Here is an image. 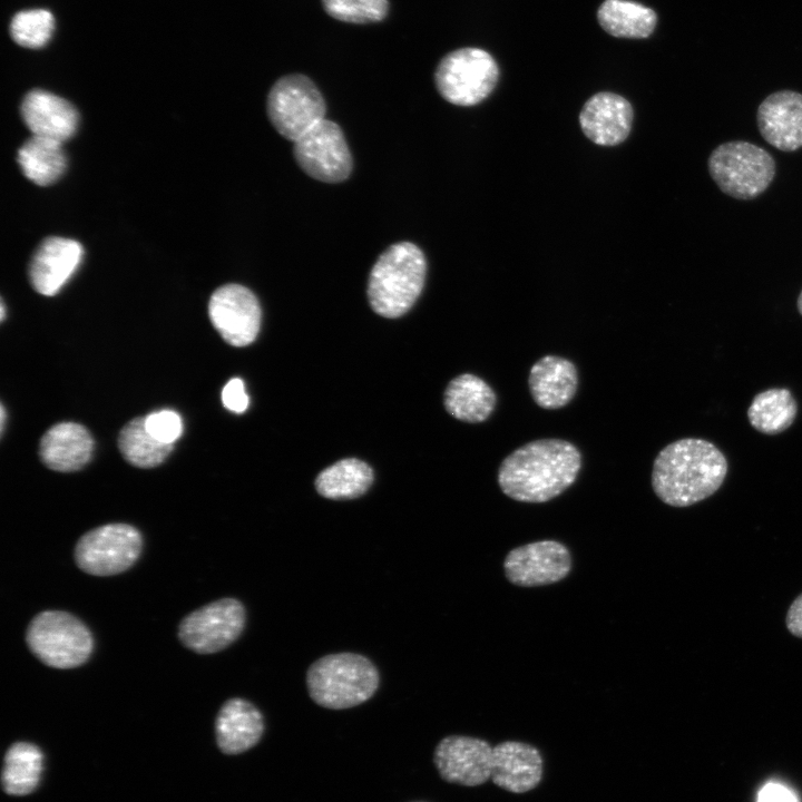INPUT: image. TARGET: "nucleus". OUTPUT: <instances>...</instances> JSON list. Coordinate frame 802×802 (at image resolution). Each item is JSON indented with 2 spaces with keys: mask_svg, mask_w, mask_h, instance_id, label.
Instances as JSON below:
<instances>
[{
  "mask_svg": "<svg viewBox=\"0 0 802 802\" xmlns=\"http://www.w3.org/2000/svg\"><path fill=\"white\" fill-rule=\"evenodd\" d=\"M578 448L563 439L534 440L514 450L500 463L498 485L509 498L528 503L549 501L577 479Z\"/></svg>",
  "mask_w": 802,
  "mask_h": 802,
  "instance_id": "obj_1",
  "label": "nucleus"
},
{
  "mask_svg": "<svg viewBox=\"0 0 802 802\" xmlns=\"http://www.w3.org/2000/svg\"><path fill=\"white\" fill-rule=\"evenodd\" d=\"M728 469L724 453L712 442L684 438L665 446L652 469L655 495L672 507H688L714 495Z\"/></svg>",
  "mask_w": 802,
  "mask_h": 802,
  "instance_id": "obj_2",
  "label": "nucleus"
},
{
  "mask_svg": "<svg viewBox=\"0 0 802 802\" xmlns=\"http://www.w3.org/2000/svg\"><path fill=\"white\" fill-rule=\"evenodd\" d=\"M427 275L423 252L413 243L390 245L374 263L368 281V300L381 316L405 314L420 296Z\"/></svg>",
  "mask_w": 802,
  "mask_h": 802,
  "instance_id": "obj_3",
  "label": "nucleus"
},
{
  "mask_svg": "<svg viewBox=\"0 0 802 802\" xmlns=\"http://www.w3.org/2000/svg\"><path fill=\"white\" fill-rule=\"evenodd\" d=\"M380 676L363 655L336 653L315 661L307 669L310 697L320 706L344 710L362 704L378 689Z\"/></svg>",
  "mask_w": 802,
  "mask_h": 802,
  "instance_id": "obj_4",
  "label": "nucleus"
},
{
  "mask_svg": "<svg viewBox=\"0 0 802 802\" xmlns=\"http://www.w3.org/2000/svg\"><path fill=\"white\" fill-rule=\"evenodd\" d=\"M26 643L42 664L58 669L84 665L95 645L87 625L65 610L38 613L27 627Z\"/></svg>",
  "mask_w": 802,
  "mask_h": 802,
  "instance_id": "obj_5",
  "label": "nucleus"
},
{
  "mask_svg": "<svg viewBox=\"0 0 802 802\" xmlns=\"http://www.w3.org/2000/svg\"><path fill=\"white\" fill-rule=\"evenodd\" d=\"M708 173L717 187L736 199L760 196L775 176V160L764 148L745 140L726 141L711 153Z\"/></svg>",
  "mask_w": 802,
  "mask_h": 802,
  "instance_id": "obj_6",
  "label": "nucleus"
},
{
  "mask_svg": "<svg viewBox=\"0 0 802 802\" xmlns=\"http://www.w3.org/2000/svg\"><path fill=\"white\" fill-rule=\"evenodd\" d=\"M499 68L490 53L480 48H461L439 62L434 81L448 102L469 107L480 104L495 89Z\"/></svg>",
  "mask_w": 802,
  "mask_h": 802,
  "instance_id": "obj_7",
  "label": "nucleus"
},
{
  "mask_svg": "<svg viewBox=\"0 0 802 802\" xmlns=\"http://www.w3.org/2000/svg\"><path fill=\"white\" fill-rule=\"evenodd\" d=\"M266 110L275 130L294 143L324 119L326 105L309 77L292 74L281 77L272 86Z\"/></svg>",
  "mask_w": 802,
  "mask_h": 802,
  "instance_id": "obj_8",
  "label": "nucleus"
},
{
  "mask_svg": "<svg viewBox=\"0 0 802 802\" xmlns=\"http://www.w3.org/2000/svg\"><path fill=\"white\" fill-rule=\"evenodd\" d=\"M143 549L139 530L128 524H107L84 534L74 549L77 567L91 576H114L128 570Z\"/></svg>",
  "mask_w": 802,
  "mask_h": 802,
  "instance_id": "obj_9",
  "label": "nucleus"
},
{
  "mask_svg": "<svg viewBox=\"0 0 802 802\" xmlns=\"http://www.w3.org/2000/svg\"><path fill=\"white\" fill-rule=\"evenodd\" d=\"M245 622L244 605L236 598L225 597L187 614L178 625L177 635L192 652L214 654L241 636Z\"/></svg>",
  "mask_w": 802,
  "mask_h": 802,
  "instance_id": "obj_10",
  "label": "nucleus"
},
{
  "mask_svg": "<svg viewBox=\"0 0 802 802\" xmlns=\"http://www.w3.org/2000/svg\"><path fill=\"white\" fill-rule=\"evenodd\" d=\"M293 155L306 175L323 183L345 180L353 167L341 127L325 118L294 141Z\"/></svg>",
  "mask_w": 802,
  "mask_h": 802,
  "instance_id": "obj_11",
  "label": "nucleus"
},
{
  "mask_svg": "<svg viewBox=\"0 0 802 802\" xmlns=\"http://www.w3.org/2000/svg\"><path fill=\"white\" fill-rule=\"evenodd\" d=\"M507 579L520 587H537L564 579L571 569L569 549L556 540H539L514 548L503 560Z\"/></svg>",
  "mask_w": 802,
  "mask_h": 802,
  "instance_id": "obj_12",
  "label": "nucleus"
},
{
  "mask_svg": "<svg viewBox=\"0 0 802 802\" xmlns=\"http://www.w3.org/2000/svg\"><path fill=\"white\" fill-rule=\"evenodd\" d=\"M212 324L231 345L245 346L257 336L261 306L254 293L239 284L218 287L208 302Z\"/></svg>",
  "mask_w": 802,
  "mask_h": 802,
  "instance_id": "obj_13",
  "label": "nucleus"
},
{
  "mask_svg": "<svg viewBox=\"0 0 802 802\" xmlns=\"http://www.w3.org/2000/svg\"><path fill=\"white\" fill-rule=\"evenodd\" d=\"M493 747L485 740L451 735L434 750V764L443 780L464 786L483 784L491 776Z\"/></svg>",
  "mask_w": 802,
  "mask_h": 802,
  "instance_id": "obj_14",
  "label": "nucleus"
},
{
  "mask_svg": "<svg viewBox=\"0 0 802 802\" xmlns=\"http://www.w3.org/2000/svg\"><path fill=\"white\" fill-rule=\"evenodd\" d=\"M634 120L630 102L620 95L602 91L583 106L579 124L585 136L599 146H615L629 135Z\"/></svg>",
  "mask_w": 802,
  "mask_h": 802,
  "instance_id": "obj_15",
  "label": "nucleus"
},
{
  "mask_svg": "<svg viewBox=\"0 0 802 802\" xmlns=\"http://www.w3.org/2000/svg\"><path fill=\"white\" fill-rule=\"evenodd\" d=\"M757 128L766 143L782 151L802 147V94L780 90L769 95L756 113Z\"/></svg>",
  "mask_w": 802,
  "mask_h": 802,
  "instance_id": "obj_16",
  "label": "nucleus"
},
{
  "mask_svg": "<svg viewBox=\"0 0 802 802\" xmlns=\"http://www.w3.org/2000/svg\"><path fill=\"white\" fill-rule=\"evenodd\" d=\"M84 248L75 239L48 237L35 252L29 277L33 288L42 295H55L78 268Z\"/></svg>",
  "mask_w": 802,
  "mask_h": 802,
  "instance_id": "obj_17",
  "label": "nucleus"
},
{
  "mask_svg": "<svg viewBox=\"0 0 802 802\" xmlns=\"http://www.w3.org/2000/svg\"><path fill=\"white\" fill-rule=\"evenodd\" d=\"M542 776V757L527 743L506 741L493 746L490 779L499 788L514 793L532 790Z\"/></svg>",
  "mask_w": 802,
  "mask_h": 802,
  "instance_id": "obj_18",
  "label": "nucleus"
},
{
  "mask_svg": "<svg viewBox=\"0 0 802 802\" xmlns=\"http://www.w3.org/2000/svg\"><path fill=\"white\" fill-rule=\"evenodd\" d=\"M21 116L33 136L60 143L69 139L78 126V113L69 101L40 89L26 95Z\"/></svg>",
  "mask_w": 802,
  "mask_h": 802,
  "instance_id": "obj_19",
  "label": "nucleus"
},
{
  "mask_svg": "<svg viewBox=\"0 0 802 802\" xmlns=\"http://www.w3.org/2000/svg\"><path fill=\"white\" fill-rule=\"evenodd\" d=\"M264 717L251 702L233 697L219 708L215 721V735L225 754H239L255 746L264 733Z\"/></svg>",
  "mask_w": 802,
  "mask_h": 802,
  "instance_id": "obj_20",
  "label": "nucleus"
},
{
  "mask_svg": "<svg viewBox=\"0 0 802 802\" xmlns=\"http://www.w3.org/2000/svg\"><path fill=\"white\" fill-rule=\"evenodd\" d=\"M528 388L532 400L540 408L560 409L567 405L577 392V369L566 358L545 355L530 368Z\"/></svg>",
  "mask_w": 802,
  "mask_h": 802,
  "instance_id": "obj_21",
  "label": "nucleus"
},
{
  "mask_svg": "<svg viewBox=\"0 0 802 802\" xmlns=\"http://www.w3.org/2000/svg\"><path fill=\"white\" fill-rule=\"evenodd\" d=\"M94 440L87 429L75 422L51 427L40 441V458L50 469L75 471L90 459Z\"/></svg>",
  "mask_w": 802,
  "mask_h": 802,
  "instance_id": "obj_22",
  "label": "nucleus"
},
{
  "mask_svg": "<svg viewBox=\"0 0 802 802\" xmlns=\"http://www.w3.org/2000/svg\"><path fill=\"white\" fill-rule=\"evenodd\" d=\"M447 412L454 419L480 423L493 412L497 395L493 389L481 378L463 373L452 379L444 391Z\"/></svg>",
  "mask_w": 802,
  "mask_h": 802,
  "instance_id": "obj_23",
  "label": "nucleus"
},
{
  "mask_svg": "<svg viewBox=\"0 0 802 802\" xmlns=\"http://www.w3.org/2000/svg\"><path fill=\"white\" fill-rule=\"evenodd\" d=\"M372 482L371 467L356 458H348L321 471L315 479V488L327 499H354L364 495Z\"/></svg>",
  "mask_w": 802,
  "mask_h": 802,
  "instance_id": "obj_24",
  "label": "nucleus"
},
{
  "mask_svg": "<svg viewBox=\"0 0 802 802\" xmlns=\"http://www.w3.org/2000/svg\"><path fill=\"white\" fill-rule=\"evenodd\" d=\"M598 22L618 38H647L656 26V13L648 7L628 0H605L597 11Z\"/></svg>",
  "mask_w": 802,
  "mask_h": 802,
  "instance_id": "obj_25",
  "label": "nucleus"
},
{
  "mask_svg": "<svg viewBox=\"0 0 802 802\" xmlns=\"http://www.w3.org/2000/svg\"><path fill=\"white\" fill-rule=\"evenodd\" d=\"M798 412V403L790 390L772 388L753 398L747 418L759 432L775 436L789 429Z\"/></svg>",
  "mask_w": 802,
  "mask_h": 802,
  "instance_id": "obj_26",
  "label": "nucleus"
},
{
  "mask_svg": "<svg viewBox=\"0 0 802 802\" xmlns=\"http://www.w3.org/2000/svg\"><path fill=\"white\" fill-rule=\"evenodd\" d=\"M18 163L28 179L46 186L55 183L62 175L67 159L62 143L32 136L19 148Z\"/></svg>",
  "mask_w": 802,
  "mask_h": 802,
  "instance_id": "obj_27",
  "label": "nucleus"
},
{
  "mask_svg": "<svg viewBox=\"0 0 802 802\" xmlns=\"http://www.w3.org/2000/svg\"><path fill=\"white\" fill-rule=\"evenodd\" d=\"M42 769L43 754L38 746L28 742L12 744L3 761V790L11 795L31 793L39 784Z\"/></svg>",
  "mask_w": 802,
  "mask_h": 802,
  "instance_id": "obj_28",
  "label": "nucleus"
},
{
  "mask_svg": "<svg viewBox=\"0 0 802 802\" xmlns=\"http://www.w3.org/2000/svg\"><path fill=\"white\" fill-rule=\"evenodd\" d=\"M119 449L133 466L150 468L162 463L173 450V444L153 437L145 426V418L129 421L120 431Z\"/></svg>",
  "mask_w": 802,
  "mask_h": 802,
  "instance_id": "obj_29",
  "label": "nucleus"
},
{
  "mask_svg": "<svg viewBox=\"0 0 802 802\" xmlns=\"http://www.w3.org/2000/svg\"><path fill=\"white\" fill-rule=\"evenodd\" d=\"M55 19L50 11L32 9L18 12L10 25L13 40L26 48L43 47L51 38Z\"/></svg>",
  "mask_w": 802,
  "mask_h": 802,
  "instance_id": "obj_30",
  "label": "nucleus"
},
{
  "mask_svg": "<svg viewBox=\"0 0 802 802\" xmlns=\"http://www.w3.org/2000/svg\"><path fill=\"white\" fill-rule=\"evenodd\" d=\"M322 3L331 17L352 23L380 21L389 8L388 0H322Z\"/></svg>",
  "mask_w": 802,
  "mask_h": 802,
  "instance_id": "obj_31",
  "label": "nucleus"
},
{
  "mask_svg": "<svg viewBox=\"0 0 802 802\" xmlns=\"http://www.w3.org/2000/svg\"><path fill=\"white\" fill-rule=\"evenodd\" d=\"M148 432L157 440L173 444L182 434L183 423L178 413L172 410H162L145 417Z\"/></svg>",
  "mask_w": 802,
  "mask_h": 802,
  "instance_id": "obj_32",
  "label": "nucleus"
},
{
  "mask_svg": "<svg viewBox=\"0 0 802 802\" xmlns=\"http://www.w3.org/2000/svg\"><path fill=\"white\" fill-rule=\"evenodd\" d=\"M222 402L226 409L235 413H243L248 407V397L244 382L239 378L231 379L222 390Z\"/></svg>",
  "mask_w": 802,
  "mask_h": 802,
  "instance_id": "obj_33",
  "label": "nucleus"
},
{
  "mask_svg": "<svg viewBox=\"0 0 802 802\" xmlns=\"http://www.w3.org/2000/svg\"><path fill=\"white\" fill-rule=\"evenodd\" d=\"M757 802H798L793 793L781 784L770 783L764 785L759 795Z\"/></svg>",
  "mask_w": 802,
  "mask_h": 802,
  "instance_id": "obj_34",
  "label": "nucleus"
},
{
  "mask_svg": "<svg viewBox=\"0 0 802 802\" xmlns=\"http://www.w3.org/2000/svg\"><path fill=\"white\" fill-rule=\"evenodd\" d=\"M785 624L792 635L802 638V594L791 604L786 613Z\"/></svg>",
  "mask_w": 802,
  "mask_h": 802,
  "instance_id": "obj_35",
  "label": "nucleus"
},
{
  "mask_svg": "<svg viewBox=\"0 0 802 802\" xmlns=\"http://www.w3.org/2000/svg\"><path fill=\"white\" fill-rule=\"evenodd\" d=\"M0 411H1V431H2L4 428V421H6V409L3 405L1 407Z\"/></svg>",
  "mask_w": 802,
  "mask_h": 802,
  "instance_id": "obj_36",
  "label": "nucleus"
},
{
  "mask_svg": "<svg viewBox=\"0 0 802 802\" xmlns=\"http://www.w3.org/2000/svg\"><path fill=\"white\" fill-rule=\"evenodd\" d=\"M796 305H798V311H799V313L802 315V291L800 292V295H799V297H798V303H796Z\"/></svg>",
  "mask_w": 802,
  "mask_h": 802,
  "instance_id": "obj_37",
  "label": "nucleus"
},
{
  "mask_svg": "<svg viewBox=\"0 0 802 802\" xmlns=\"http://www.w3.org/2000/svg\"><path fill=\"white\" fill-rule=\"evenodd\" d=\"M0 313H1V320H3L4 316H6V309H4V303H3V302H1V312H0Z\"/></svg>",
  "mask_w": 802,
  "mask_h": 802,
  "instance_id": "obj_38",
  "label": "nucleus"
}]
</instances>
